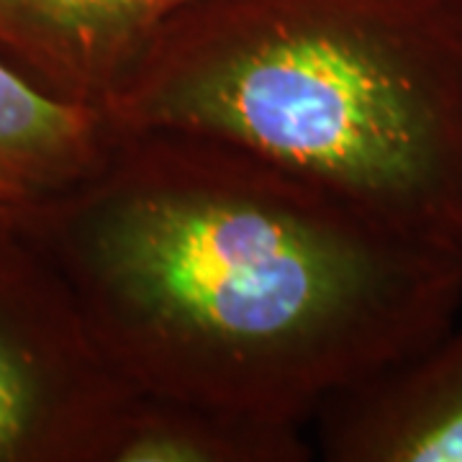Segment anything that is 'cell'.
I'll return each mask as SVG.
<instances>
[{"label":"cell","instance_id":"7","mask_svg":"<svg viewBox=\"0 0 462 462\" xmlns=\"http://www.w3.org/2000/svg\"><path fill=\"white\" fill-rule=\"evenodd\" d=\"M306 427L134 391L100 462H309Z\"/></svg>","mask_w":462,"mask_h":462},{"label":"cell","instance_id":"4","mask_svg":"<svg viewBox=\"0 0 462 462\" xmlns=\"http://www.w3.org/2000/svg\"><path fill=\"white\" fill-rule=\"evenodd\" d=\"M311 424L329 462H462V327L329 398Z\"/></svg>","mask_w":462,"mask_h":462},{"label":"cell","instance_id":"1","mask_svg":"<svg viewBox=\"0 0 462 462\" xmlns=\"http://www.w3.org/2000/svg\"><path fill=\"white\" fill-rule=\"evenodd\" d=\"M18 221L129 388L298 427L462 306V254L203 134L114 129Z\"/></svg>","mask_w":462,"mask_h":462},{"label":"cell","instance_id":"5","mask_svg":"<svg viewBox=\"0 0 462 462\" xmlns=\"http://www.w3.org/2000/svg\"><path fill=\"white\" fill-rule=\"evenodd\" d=\"M190 0H0V51L60 98L103 108Z\"/></svg>","mask_w":462,"mask_h":462},{"label":"cell","instance_id":"3","mask_svg":"<svg viewBox=\"0 0 462 462\" xmlns=\"http://www.w3.org/2000/svg\"><path fill=\"white\" fill-rule=\"evenodd\" d=\"M132 393L50 254L0 216V462H100Z\"/></svg>","mask_w":462,"mask_h":462},{"label":"cell","instance_id":"6","mask_svg":"<svg viewBox=\"0 0 462 462\" xmlns=\"http://www.w3.org/2000/svg\"><path fill=\"white\" fill-rule=\"evenodd\" d=\"M114 126L60 98L0 51V216H26L98 165Z\"/></svg>","mask_w":462,"mask_h":462},{"label":"cell","instance_id":"2","mask_svg":"<svg viewBox=\"0 0 462 462\" xmlns=\"http://www.w3.org/2000/svg\"><path fill=\"white\" fill-rule=\"evenodd\" d=\"M100 111L229 142L462 254V0H190Z\"/></svg>","mask_w":462,"mask_h":462}]
</instances>
